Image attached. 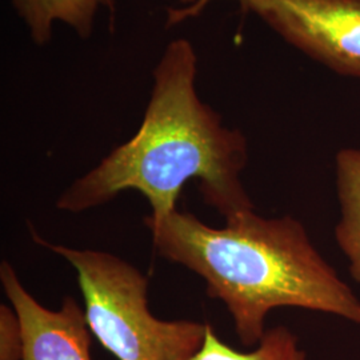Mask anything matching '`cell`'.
<instances>
[{
    "label": "cell",
    "mask_w": 360,
    "mask_h": 360,
    "mask_svg": "<svg viewBox=\"0 0 360 360\" xmlns=\"http://www.w3.org/2000/svg\"><path fill=\"white\" fill-rule=\"evenodd\" d=\"M198 56L187 39L168 43L154 70V84L136 134L75 180L56 202L71 214L103 206L134 190L151 206V217L176 211L183 186L199 181L207 206L224 220L254 211L240 175L248 154L245 135L196 92Z\"/></svg>",
    "instance_id": "1"
},
{
    "label": "cell",
    "mask_w": 360,
    "mask_h": 360,
    "mask_svg": "<svg viewBox=\"0 0 360 360\" xmlns=\"http://www.w3.org/2000/svg\"><path fill=\"white\" fill-rule=\"evenodd\" d=\"M144 226L159 257L195 272L207 295L220 300L245 346H257L266 318L279 307L319 311L360 324V300L291 217L262 218L254 211L214 229L188 211H174Z\"/></svg>",
    "instance_id": "2"
},
{
    "label": "cell",
    "mask_w": 360,
    "mask_h": 360,
    "mask_svg": "<svg viewBox=\"0 0 360 360\" xmlns=\"http://www.w3.org/2000/svg\"><path fill=\"white\" fill-rule=\"evenodd\" d=\"M37 245L65 259L77 274L91 334L117 360H191L207 323L162 321L148 307V278L122 257L53 245L31 227Z\"/></svg>",
    "instance_id": "3"
},
{
    "label": "cell",
    "mask_w": 360,
    "mask_h": 360,
    "mask_svg": "<svg viewBox=\"0 0 360 360\" xmlns=\"http://www.w3.org/2000/svg\"><path fill=\"white\" fill-rule=\"evenodd\" d=\"M240 6L309 58L360 77V0H243Z\"/></svg>",
    "instance_id": "4"
},
{
    "label": "cell",
    "mask_w": 360,
    "mask_h": 360,
    "mask_svg": "<svg viewBox=\"0 0 360 360\" xmlns=\"http://www.w3.org/2000/svg\"><path fill=\"white\" fill-rule=\"evenodd\" d=\"M0 282L22 324V360H92V334L84 309L72 296H67L59 309H46L27 291L7 260L0 264Z\"/></svg>",
    "instance_id": "5"
},
{
    "label": "cell",
    "mask_w": 360,
    "mask_h": 360,
    "mask_svg": "<svg viewBox=\"0 0 360 360\" xmlns=\"http://www.w3.org/2000/svg\"><path fill=\"white\" fill-rule=\"evenodd\" d=\"M13 8L30 30L31 38L44 46L51 41L52 26L63 22L82 39L92 35L95 16L101 7L114 18L116 0H11Z\"/></svg>",
    "instance_id": "6"
},
{
    "label": "cell",
    "mask_w": 360,
    "mask_h": 360,
    "mask_svg": "<svg viewBox=\"0 0 360 360\" xmlns=\"http://www.w3.org/2000/svg\"><path fill=\"white\" fill-rule=\"evenodd\" d=\"M336 188L342 218L335 227V239L360 284V148H345L336 155Z\"/></svg>",
    "instance_id": "7"
},
{
    "label": "cell",
    "mask_w": 360,
    "mask_h": 360,
    "mask_svg": "<svg viewBox=\"0 0 360 360\" xmlns=\"http://www.w3.org/2000/svg\"><path fill=\"white\" fill-rule=\"evenodd\" d=\"M191 360H307V355L296 335L283 326L267 330L255 349L242 352L224 343L207 323L203 346Z\"/></svg>",
    "instance_id": "8"
},
{
    "label": "cell",
    "mask_w": 360,
    "mask_h": 360,
    "mask_svg": "<svg viewBox=\"0 0 360 360\" xmlns=\"http://www.w3.org/2000/svg\"><path fill=\"white\" fill-rule=\"evenodd\" d=\"M25 351L23 330L13 306L0 304V360H22Z\"/></svg>",
    "instance_id": "9"
},
{
    "label": "cell",
    "mask_w": 360,
    "mask_h": 360,
    "mask_svg": "<svg viewBox=\"0 0 360 360\" xmlns=\"http://www.w3.org/2000/svg\"><path fill=\"white\" fill-rule=\"evenodd\" d=\"M180 3H190L191 6L188 7V10H183V11H175V13H169V25H176L180 20H183L184 18L190 16V15H198L202 10H205L207 4L211 0H179ZM239 4L243 3V0H238Z\"/></svg>",
    "instance_id": "10"
}]
</instances>
